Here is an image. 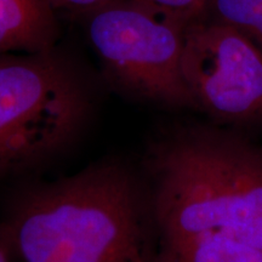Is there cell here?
Returning <instances> with one entry per match:
<instances>
[{
    "instance_id": "5",
    "label": "cell",
    "mask_w": 262,
    "mask_h": 262,
    "mask_svg": "<svg viewBox=\"0 0 262 262\" xmlns=\"http://www.w3.org/2000/svg\"><path fill=\"white\" fill-rule=\"evenodd\" d=\"M181 73L195 110L219 123H262V48L228 26L199 18L183 32Z\"/></svg>"
},
{
    "instance_id": "2",
    "label": "cell",
    "mask_w": 262,
    "mask_h": 262,
    "mask_svg": "<svg viewBox=\"0 0 262 262\" xmlns=\"http://www.w3.org/2000/svg\"><path fill=\"white\" fill-rule=\"evenodd\" d=\"M146 187L158 245L219 234L262 250V149L215 127L150 146Z\"/></svg>"
},
{
    "instance_id": "6",
    "label": "cell",
    "mask_w": 262,
    "mask_h": 262,
    "mask_svg": "<svg viewBox=\"0 0 262 262\" xmlns=\"http://www.w3.org/2000/svg\"><path fill=\"white\" fill-rule=\"evenodd\" d=\"M55 12L49 0H0V55L55 50Z\"/></svg>"
},
{
    "instance_id": "3",
    "label": "cell",
    "mask_w": 262,
    "mask_h": 262,
    "mask_svg": "<svg viewBox=\"0 0 262 262\" xmlns=\"http://www.w3.org/2000/svg\"><path fill=\"white\" fill-rule=\"evenodd\" d=\"M90 114L83 79L55 50L0 55V178L60 155Z\"/></svg>"
},
{
    "instance_id": "7",
    "label": "cell",
    "mask_w": 262,
    "mask_h": 262,
    "mask_svg": "<svg viewBox=\"0 0 262 262\" xmlns=\"http://www.w3.org/2000/svg\"><path fill=\"white\" fill-rule=\"evenodd\" d=\"M157 262H262V250L212 234L158 245Z\"/></svg>"
},
{
    "instance_id": "10",
    "label": "cell",
    "mask_w": 262,
    "mask_h": 262,
    "mask_svg": "<svg viewBox=\"0 0 262 262\" xmlns=\"http://www.w3.org/2000/svg\"><path fill=\"white\" fill-rule=\"evenodd\" d=\"M116 2L118 0H49L55 11L85 17Z\"/></svg>"
},
{
    "instance_id": "4",
    "label": "cell",
    "mask_w": 262,
    "mask_h": 262,
    "mask_svg": "<svg viewBox=\"0 0 262 262\" xmlns=\"http://www.w3.org/2000/svg\"><path fill=\"white\" fill-rule=\"evenodd\" d=\"M88 35L108 77L131 96L195 110L181 73L183 32L133 0L88 16Z\"/></svg>"
},
{
    "instance_id": "8",
    "label": "cell",
    "mask_w": 262,
    "mask_h": 262,
    "mask_svg": "<svg viewBox=\"0 0 262 262\" xmlns=\"http://www.w3.org/2000/svg\"><path fill=\"white\" fill-rule=\"evenodd\" d=\"M201 18L228 26L262 48V0H206Z\"/></svg>"
},
{
    "instance_id": "1",
    "label": "cell",
    "mask_w": 262,
    "mask_h": 262,
    "mask_svg": "<svg viewBox=\"0 0 262 262\" xmlns=\"http://www.w3.org/2000/svg\"><path fill=\"white\" fill-rule=\"evenodd\" d=\"M4 237L24 262H157L148 192L120 159L26 192Z\"/></svg>"
},
{
    "instance_id": "9",
    "label": "cell",
    "mask_w": 262,
    "mask_h": 262,
    "mask_svg": "<svg viewBox=\"0 0 262 262\" xmlns=\"http://www.w3.org/2000/svg\"><path fill=\"white\" fill-rule=\"evenodd\" d=\"M158 17L185 29L202 17L206 0H133Z\"/></svg>"
}]
</instances>
